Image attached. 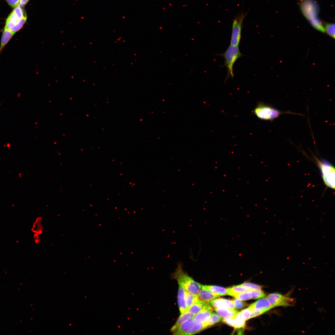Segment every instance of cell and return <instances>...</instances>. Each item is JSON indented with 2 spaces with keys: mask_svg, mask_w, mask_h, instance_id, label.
<instances>
[{
  "mask_svg": "<svg viewBox=\"0 0 335 335\" xmlns=\"http://www.w3.org/2000/svg\"><path fill=\"white\" fill-rule=\"evenodd\" d=\"M215 310L218 315L224 318L234 317L239 313L234 309L216 308Z\"/></svg>",
  "mask_w": 335,
  "mask_h": 335,
  "instance_id": "18",
  "label": "cell"
},
{
  "mask_svg": "<svg viewBox=\"0 0 335 335\" xmlns=\"http://www.w3.org/2000/svg\"><path fill=\"white\" fill-rule=\"evenodd\" d=\"M27 18L25 10L18 6L14 8L8 16L5 27L15 34L23 27Z\"/></svg>",
  "mask_w": 335,
  "mask_h": 335,
  "instance_id": "3",
  "label": "cell"
},
{
  "mask_svg": "<svg viewBox=\"0 0 335 335\" xmlns=\"http://www.w3.org/2000/svg\"><path fill=\"white\" fill-rule=\"evenodd\" d=\"M240 313L245 320L251 318V311L248 307L242 310Z\"/></svg>",
  "mask_w": 335,
  "mask_h": 335,
  "instance_id": "29",
  "label": "cell"
},
{
  "mask_svg": "<svg viewBox=\"0 0 335 335\" xmlns=\"http://www.w3.org/2000/svg\"><path fill=\"white\" fill-rule=\"evenodd\" d=\"M252 299H258L264 297L266 294L261 290H254L251 292Z\"/></svg>",
  "mask_w": 335,
  "mask_h": 335,
  "instance_id": "27",
  "label": "cell"
},
{
  "mask_svg": "<svg viewBox=\"0 0 335 335\" xmlns=\"http://www.w3.org/2000/svg\"><path fill=\"white\" fill-rule=\"evenodd\" d=\"M259 118L272 121L280 115L285 114H296L290 111H282L270 105L259 102L252 111Z\"/></svg>",
  "mask_w": 335,
  "mask_h": 335,
  "instance_id": "2",
  "label": "cell"
},
{
  "mask_svg": "<svg viewBox=\"0 0 335 335\" xmlns=\"http://www.w3.org/2000/svg\"><path fill=\"white\" fill-rule=\"evenodd\" d=\"M301 7L303 15L309 22L318 18L319 7L314 0H303Z\"/></svg>",
  "mask_w": 335,
  "mask_h": 335,
  "instance_id": "8",
  "label": "cell"
},
{
  "mask_svg": "<svg viewBox=\"0 0 335 335\" xmlns=\"http://www.w3.org/2000/svg\"><path fill=\"white\" fill-rule=\"evenodd\" d=\"M11 7L14 8L18 6L20 0H5Z\"/></svg>",
  "mask_w": 335,
  "mask_h": 335,
  "instance_id": "32",
  "label": "cell"
},
{
  "mask_svg": "<svg viewBox=\"0 0 335 335\" xmlns=\"http://www.w3.org/2000/svg\"><path fill=\"white\" fill-rule=\"evenodd\" d=\"M209 302L213 307L216 308H225L235 309V307L233 300L224 298H218L212 299Z\"/></svg>",
  "mask_w": 335,
  "mask_h": 335,
  "instance_id": "11",
  "label": "cell"
},
{
  "mask_svg": "<svg viewBox=\"0 0 335 335\" xmlns=\"http://www.w3.org/2000/svg\"><path fill=\"white\" fill-rule=\"evenodd\" d=\"M323 180L326 186L333 189L335 186V168L333 165L324 159L315 158Z\"/></svg>",
  "mask_w": 335,
  "mask_h": 335,
  "instance_id": "5",
  "label": "cell"
},
{
  "mask_svg": "<svg viewBox=\"0 0 335 335\" xmlns=\"http://www.w3.org/2000/svg\"><path fill=\"white\" fill-rule=\"evenodd\" d=\"M178 302L180 311L181 314L185 312L187 310L185 299V290L179 285L178 293Z\"/></svg>",
  "mask_w": 335,
  "mask_h": 335,
  "instance_id": "17",
  "label": "cell"
},
{
  "mask_svg": "<svg viewBox=\"0 0 335 335\" xmlns=\"http://www.w3.org/2000/svg\"><path fill=\"white\" fill-rule=\"evenodd\" d=\"M211 307L209 302L200 299L189 308L185 312H190L195 315L203 310Z\"/></svg>",
  "mask_w": 335,
  "mask_h": 335,
  "instance_id": "12",
  "label": "cell"
},
{
  "mask_svg": "<svg viewBox=\"0 0 335 335\" xmlns=\"http://www.w3.org/2000/svg\"><path fill=\"white\" fill-rule=\"evenodd\" d=\"M248 308L258 316L273 308L267 297L262 298L251 305Z\"/></svg>",
  "mask_w": 335,
  "mask_h": 335,
  "instance_id": "10",
  "label": "cell"
},
{
  "mask_svg": "<svg viewBox=\"0 0 335 335\" xmlns=\"http://www.w3.org/2000/svg\"><path fill=\"white\" fill-rule=\"evenodd\" d=\"M173 276L177 281L179 285L185 290L198 296L201 290V284L195 281L185 273L181 265L179 264Z\"/></svg>",
  "mask_w": 335,
  "mask_h": 335,
  "instance_id": "1",
  "label": "cell"
},
{
  "mask_svg": "<svg viewBox=\"0 0 335 335\" xmlns=\"http://www.w3.org/2000/svg\"><path fill=\"white\" fill-rule=\"evenodd\" d=\"M239 286L247 287L254 290H261L262 287L251 283H244Z\"/></svg>",
  "mask_w": 335,
  "mask_h": 335,
  "instance_id": "28",
  "label": "cell"
},
{
  "mask_svg": "<svg viewBox=\"0 0 335 335\" xmlns=\"http://www.w3.org/2000/svg\"><path fill=\"white\" fill-rule=\"evenodd\" d=\"M194 316L193 314L188 312L181 314L175 324L171 328V331L174 332L183 323L188 320L193 318Z\"/></svg>",
  "mask_w": 335,
  "mask_h": 335,
  "instance_id": "16",
  "label": "cell"
},
{
  "mask_svg": "<svg viewBox=\"0 0 335 335\" xmlns=\"http://www.w3.org/2000/svg\"><path fill=\"white\" fill-rule=\"evenodd\" d=\"M324 31L330 37L335 38V24L334 23H326L324 27Z\"/></svg>",
  "mask_w": 335,
  "mask_h": 335,
  "instance_id": "25",
  "label": "cell"
},
{
  "mask_svg": "<svg viewBox=\"0 0 335 335\" xmlns=\"http://www.w3.org/2000/svg\"><path fill=\"white\" fill-rule=\"evenodd\" d=\"M202 288L212 293L217 294L220 296L227 294L226 289L221 287L214 285H201Z\"/></svg>",
  "mask_w": 335,
  "mask_h": 335,
  "instance_id": "20",
  "label": "cell"
},
{
  "mask_svg": "<svg viewBox=\"0 0 335 335\" xmlns=\"http://www.w3.org/2000/svg\"><path fill=\"white\" fill-rule=\"evenodd\" d=\"M235 322L234 327L236 329L239 330V333L242 332L243 328L245 326V320L240 313H239L235 317Z\"/></svg>",
  "mask_w": 335,
  "mask_h": 335,
  "instance_id": "23",
  "label": "cell"
},
{
  "mask_svg": "<svg viewBox=\"0 0 335 335\" xmlns=\"http://www.w3.org/2000/svg\"><path fill=\"white\" fill-rule=\"evenodd\" d=\"M248 12L243 11L239 12L233 20L230 43L231 45L239 46L241 39V31L243 21Z\"/></svg>",
  "mask_w": 335,
  "mask_h": 335,
  "instance_id": "7",
  "label": "cell"
},
{
  "mask_svg": "<svg viewBox=\"0 0 335 335\" xmlns=\"http://www.w3.org/2000/svg\"><path fill=\"white\" fill-rule=\"evenodd\" d=\"M32 230L34 233V236H41L44 230L43 218L41 216L38 217L36 219L33 223Z\"/></svg>",
  "mask_w": 335,
  "mask_h": 335,
  "instance_id": "15",
  "label": "cell"
},
{
  "mask_svg": "<svg viewBox=\"0 0 335 335\" xmlns=\"http://www.w3.org/2000/svg\"><path fill=\"white\" fill-rule=\"evenodd\" d=\"M206 328L205 323L195 322L193 318L183 323L173 333L176 335H194L199 333Z\"/></svg>",
  "mask_w": 335,
  "mask_h": 335,
  "instance_id": "6",
  "label": "cell"
},
{
  "mask_svg": "<svg viewBox=\"0 0 335 335\" xmlns=\"http://www.w3.org/2000/svg\"><path fill=\"white\" fill-rule=\"evenodd\" d=\"M217 55L223 57L225 60L223 65L221 67H226L227 70V74L224 81L225 82L229 78H234V65L239 58L243 55L240 52L239 46L231 45L225 52Z\"/></svg>",
  "mask_w": 335,
  "mask_h": 335,
  "instance_id": "4",
  "label": "cell"
},
{
  "mask_svg": "<svg viewBox=\"0 0 335 335\" xmlns=\"http://www.w3.org/2000/svg\"><path fill=\"white\" fill-rule=\"evenodd\" d=\"M212 312V309L211 307L207 308L196 314L193 319L197 323H205L210 318Z\"/></svg>",
  "mask_w": 335,
  "mask_h": 335,
  "instance_id": "13",
  "label": "cell"
},
{
  "mask_svg": "<svg viewBox=\"0 0 335 335\" xmlns=\"http://www.w3.org/2000/svg\"><path fill=\"white\" fill-rule=\"evenodd\" d=\"M267 298L273 308L290 306L293 305L294 301L292 298L278 293H271Z\"/></svg>",
  "mask_w": 335,
  "mask_h": 335,
  "instance_id": "9",
  "label": "cell"
},
{
  "mask_svg": "<svg viewBox=\"0 0 335 335\" xmlns=\"http://www.w3.org/2000/svg\"><path fill=\"white\" fill-rule=\"evenodd\" d=\"M235 317L224 318L222 319L223 321L227 324L232 327L234 326L235 319Z\"/></svg>",
  "mask_w": 335,
  "mask_h": 335,
  "instance_id": "30",
  "label": "cell"
},
{
  "mask_svg": "<svg viewBox=\"0 0 335 335\" xmlns=\"http://www.w3.org/2000/svg\"><path fill=\"white\" fill-rule=\"evenodd\" d=\"M30 0H20L18 6L21 7H24Z\"/></svg>",
  "mask_w": 335,
  "mask_h": 335,
  "instance_id": "33",
  "label": "cell"
},
{
  "mask_svg": "<svg viewBox=\"0 0 335 335\" xmlns=\"http://www.w3.org/2000/svg\"><path fill=\"white\" fill-rule=\"evenodd\" d=\"M254 290L249 288L239 285L227 289L226 293L227 294L233 297V295L236 294L251 292Z\"/></svg>",
  "mask_w": 335,
  "mask_h": 335,
  "instance_id": "19",
  "label": "cell"
},
{
  "mask_svg": "<svg viewBox=\"0 0 335 335\" xmlns=\"http://www.w3.org/2000/svg\"><path fill=\"white\" fill-rule=\"evenodd\" d=\"M198 295L200 299L208 302L215 299L220 296V295L212 293L202 288Z\"/></svg>",
  "mask_w": 335,
  "mask_h": 335,
  "instance_id": "21",
  "label": "cell"
},
{
  "mask_svg": "<svg viewBox=\"0 0 335 335\" xmlns=\"http://www.w3.org/2000/svg\"><path fill=\"white\" fill-rule=\"evenodd\" d=\"M222 319V317L215 312L212 313L209 319L205 323L206 328H209L215 324L219 322Z\"/></svg>",
  "mask_w": 335,
  "mask_h": 335,
  "instance_id": "24",
  "label": "cell"
},
{
  "mask_svg": "<svg viewBox=\"0 0 335 335\" xmlns=\"http://www.w3.org/2000/svg\"><path fill=\"white\" fill-rule=\"evenodd\" d=\"M233 297L241 300H247L252 299V294L249 292L236 294Z\"/></svg>",
  "mask_w": 335,
  "mask_h": 335,
  "instance_id": "26",
  "label": "cell"
},
{
  "mask_svg": "<svg viewBox=\"0 0 335 335\" xmlns=\"http://www.w3.org/2000/svg\"><path fill=\"white\" fill-rule=\"evenodd\" d=\"M15 33L5 27L3 29L0 44V53Z\"/></svg>",
  "mask_w": 335,
  "mask_h": 335,
  "instance_id": "14",
  "label": "cell"
},
{
  "mask_svg": "<svg viewBox=\"0 0 335 335\" xmlns=\"http://www.w3.org/2000/svg\"><path fill=\"white\" fill-rule=\"evenodd\" d=\"M200 299L198 296L194 295L189 292L185 290V299L187 310L193 304L198 302Z\"/></svg>",
  "mask_w": 335,
  "mask_h": 335,
  "instance_id": "22",
  "label": "cell"
},
{
  "mask_svg": "<svg viewBox=\"0 0 335 335\" xmlns=\"http://www.w3.org/2000/svg\"><path fill=\"white\" fill-rule=\"evenodd\" d=\"M235 308L237 309H240L242 308L245 305L244 302L241 300L238 299H235L233 300Z\"/></svg>",
  "mask_w": 335,
  "mask_h": 335,
  "instance_id": "31",
  "label": "cell"
}]
</instances>
